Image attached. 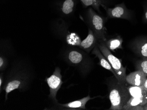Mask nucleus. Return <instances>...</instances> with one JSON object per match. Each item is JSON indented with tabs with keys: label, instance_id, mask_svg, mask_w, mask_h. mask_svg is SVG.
Returning <instances> with one entry per match:
<instances>
[{
	"label": "nucleus",
	"instance_id": "1",
	"mask_svg": "<svg viewBox=\"0 0 147 110\" xmlns=\"http://www.w3.org/2000/svg\"><path fill=\"white\" fill-rule=\"evenodd\" d=\"M33 77V71L28 63L22 61L15 62L7 74L2 86L6 101L9 93L13 90L24 92L28 90Z\"/></svg>",
	"mask_w": 147,
	"mask_h": 110
},
{
	"label": "nucleus",
	"instance_id": "2",
	"mask_svg": "<svg viewBox=\"0 0 147 110\" xmlns=\"http://www.w3.org/2000/svg\"><path fill=\"white\" fill-rule=\"evenodd\" d=\"M88 54L79 47L69 45L63 49L61 55L63 60L85 76L90 72L94 65Z\"/></svg>",
	"mask_w": 147,
	"mask_h": 110
},
{
	"label": "nucleus",
	"instance_id": "3",
	"mask_svg": "<svg viewBox=\"0 0 147 110\" xmlns=\"http://www.w3.org/2000/svg\"><path fill=\"white\" fill-rule=\"evenodd\" d=\"M85 22L88 28L92 30L98 41H105L106 39V23L107 17L98 14L91 7H89L85 15Z\"/></svg>",
	"mask_w": 147,
	"mask_h": 110
},
{
	"label": "nucleus",
	"instance_id": "4",
	"mask_svg": "<svg viewBox=\"0 0 147 110\" xmlns=\"http://www.w3.org/2000/svg\"><path fill=\"white\" fill-rule=\"evenodd\" d=\"M109 98L111 105L109 110H123V107L130 97L125 84L119 83L117 79L109 87Z\"/></svg>",
	"mask_w": 147,
	"mask_h": 110
},
{
	"label": "nucleus",
	"instance_id": "5",
	"mask_svg": "<svg viewBox=\"0 0 147 110\" xmlns=\"http://www.w3.org/2000/svg\"><path fill=\"white\" fill-rule=\"evenodd\" d=\"M98 47L103 55L108 60L117 76L119 83L123 84H126V68L124 67L121 60L117 58L111 53L110 50L107 47L103 40L99 41Z\"/></svg>",
	"mask_w": 147,
	"mask_h": 110
},
{
	"label": "nucleus",
	"instance_id": "6",
	"mask_svg": "<svg viewBox=\"0 0 147 110\" xmlns=\"http://www.w3.org/2000/svg\"><path fill=\"white\" fill-rule=\"evenodd\" d=\"M45 81L49 88V98L55 103H57V93L63 83L60 68L56 67L53 74L49 77L47 78Z\"/></svg>",
	"mask_w": 147,
	"mask_h": 110
},
{
	"label": "nucleus",
	"instance_id": "7",
	"mask_svg": "<svg viewBox=\"0 0 147 110\" xmlns=\"http://www.w3.org/2000/svg\"><path fill=\"white\" fill-rule=\"evenodd\" d=\"M108 19H121L131 20L133 19V11L128 9L124 2L117 4L114 7H105Z\"/></svg>",
	"mask_w": 147,
	"mask_h": 110
},
{
	"label": "nucleus",
	"instance_id": "8",
	"mask_svg": "<svg viewBox=\"0 0 147 110\" xmlns=\"http://www.w3.org/2000/svg\"><path fill=\"white\" fill-rule=\"evenodd\" d=\"M78 2V0H60L56 3V8L62 16L69 17L74 13Z\"/></svg>",
	"mask_w": 147,
	"mask_h": 110
},
{
	"label": "nucleus",
	"instance_id": "9",
	"mask_svg": "<svg viewBox=\"0 0 147 110\" xmlns=\"http://www.w3.org/2000/svg\"><path fill=\"white\" fill-rule=\"evenodd\" d=\"M98 43L99 41L92 30L88 29V35L83 41H81L78 47L87 53H90L98 45Z\"/></svg>",
	"mask_w": 147,
	"mask_h": 110
},
{
	"label": "nucleus",
	"instance_id": "10",
	"mask_svg": "<svg viewBox=\"0 0 147 110\" xmlns=\"http://www.w3.org/2000/svg\"><path fill=\"white\" fill-rule=\"evenodd\" d=\"M147 77L142 71L137 70L126 75V83L131 86H143Z\"/></svg>",
	"mask_w": 147,
	"mask_h": 110
},
{
	"label": "nucleus",
	"instance_id": "11",
	"mask_svg": "<svg viewBox=\"0 0 147 110\" xmlns=\"http://www.w3.org/2000/svg\"><path fill=\"white\" fill-rule=\"evenodd\" d=\"M94 98H91L90 95L83 97L82 99H78L76 101L70 102L67 103H56V106L60 107L62 108H65L68 110H80V109H86V105L87 103L90 100Z\"/></svg>",
	"mask_w": 147,
	"mask_h": 110
},
{
	"label": "nucleus",
	"instance_id": "12",
	"mask_svg": "<svg viewBox=\"0 0 147 110\" xmlns=\"http://www.w3.org/2000/svg\"><path fill=\"white\" fill-rule=\"evenodd\" d=\"M84 8L91 7L94 10L96 11L98 13L101 14L100 7L103 8L108 7L112 4L113 0H80Z\"/></svg>",
	"mask_w": 147,
	"mask_h": 110
},
{
	"label": "nucleus",
	"instance_id": "13",
	"mask_svg": "<svg viewBox=\"0 0 147 110\" xmlns=\"http://www.w3.org/2000/svg\"><path fill=\"white\" fill-rule=\"evenodd\" d=\"M133 51L142 57H147V37L136 39L131 43Z\"/></svg>",
	"mask_w": 147,
	"mask_h": 110
},
{
	"label": "nucleus",
	"instance_id": "14",
	"mask_svg": "<svg viewBox=\"0 0 147 110\" xmlns=\"http://www.w3.org/2000/svg\"><path fill=\"white\" fill-rule=\"evenodd\" d=\"M92 54L95 55L96 57L99 59V65L106 69L110 71L114 75L115 77L116 78V79H117V75H116L115 72L113 70L112 66L111 65L108 60L102 54L101 51H100V49L98 47V45L96 46L92 50Z\"/></svg>",
	"mask_w": 147,
	"mask_h": 110
},
{
	"label": "nucleus",
	"instance_id": "15",
	"mask_svg": "<svg viewBox=\"0 0 147 110\" xmlns=\"http://www.w3.org/2000/svg\"><path fill=\"white\" fill-rule=\"evenodd\" d=\"M105 44L110 51H114L117 49H123L122 44L123 39L120 36H117L114 37L107 39L104 41Z\"/></svg>",
	"mask_w": 147,
	"mask_h": 110
},
{
	"label": "nucleus",
	"instance_id": "16",
	"mask_svg": "<svg viewBox=\"0 0 147 110\" xmlns=\"http://www.w3.org/2000/svg\"><path fill=\"white\" fill-rule=\"evenodd\" d=\"M127 89L130 97L140 98L147 95V90L143 86H131L128 87Z\"/></svg>",
	"mask_w": 147,
	"mask_h": 110
},
{
	"label": "nucleus",
	"instance_id": "17",
	"mask_svg": "<svg viewBox=\"0 0 147 110\" xmlns=\"http://www.w3.org/2000/svg\"><path fill=\"white\" fill-rule=\"evenodd\" d=\"M136 69L142 71L147 77V57H143L142 60L137 62Z\"/></svg>",
	"mask_w": 147,
	"mask_h": 110
},
{
	"label": "nucleus",
	"instance_id": "18",
	"mask_svg": "<svg viewBox=\"0 0 147 110\" xmlns=\"http://www.w3.org/2000/svg\"><path fill=\"white\" fill-rule=\"evenodd\" d=\"M8 65V60L5 57L1 55L0 57V71L1 72H3Z\"/></svg>",
	"mask_w": 147,
	"mask_h": 110
},
{
	"label": "nucleus",
	"instance_id": "19",
	"mask_svg": "<svg viewBox=\"0 0 147 110\" xmlns=\"http://www.w3.org/2000/svg\"><path fill=\"white\" fill-rule=\"evenodd\" d=\"M143 6L144 14L143 16V21L144 23H147V2L144 3Z\"/></svg>",
	"mask_w": 147,
	"mask_h": 110
},
{
	"label": "nucleus",
	"instance_id": "20",
	"mask_svg": "<svg viewBox=\"0 0 147 110\" xmlns=\"http://www.w3.org/2000/svg\"><path fill=\"white\" fill-rule=\"evenodd\" d=\"M129 110H144L143 106L138 105L131 107L128 109Z\"/></svg>",
	"mask_w": 147,
	"mask_h": 110
},
{
	"label": "nucleus",
	"instance_id": "21",
	"mask_svg": "<svg viewBox=\"0 0 147 110\" xmlns=\"http://www.w3.org/2000/svg\"><path fill=\"white\" fill-rule=\"evenodd\" d=\"M4 79L5 78L3 76V75L2 73H1L0 75V92L1 93L2 91V87L4 83Z\"/></svg>",
	"mask_w": 147,
	"mask_h": 110
},
{
	"label": "nucleus",
	"instance_id": "22",
	"mask_svg": "<svg viewBox=\"0 0 147 110\" xmlns=\"http://www.w3.org/2000/svg\"><path fill=\"white\" fill-rule=\"evenodd\" d=\"M143 86L144 88H145L146 90H147V79H146V80H145V82H144Z\"/></svg>",
	"mask_w": 147,
	"mask_h": 110
},
{
	"label": "nucleus",
	"instance_id": "23",
	"mask_svg": "<svg viewBox=\"0 0 147 110\" xmlns=\"http://www.w3.org/2000/svg\"><path fill=\"white\" fill-rule=\"evenodd\" d=\"M143 106L144 110H147V103H146V104H145V105Z\"/></svg>",
	"mask_w": 147,
	"mask_h": 110
}]
</instances>
